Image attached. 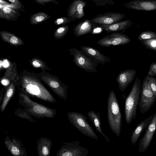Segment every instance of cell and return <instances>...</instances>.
I'll list each match as a JSON object with an SVG mask.
<instances>
[{
  "mask_svg": "<svg viewBox=\"0 0 156 156\" xmlns=\"http://www.w3.org/2000/svg\"><path fill=\"white\" fill-rule=\"evenodd\" d=\"M21 82V93L46 101L56 102L54 97L36 77L25 75L22 76Z\"/></svg>",
  "mask_w": 156,
  "mask_h": 156,
  "instance_id": "6da1fadb",
  "label": "cell"
},
{
  "mask_svg": "<svg viewBox=\"0 0 156 156\" xmlns=\"http://www.w3.org/2000/svg\"><path fill=\"white\" fill-rule=\"evenodd\" d=\"M107 118L108 125L112 132L119 137L121 132L122 117L115 94L112 90L107 101Z\"/></svg>",
  "mask_w": 156,
  "mask_h": 156,
  "instance_id": "7a4b0ae2",
  "label": "cell"
},
{
  "mask_svg": "<svg viewBox=\"0 0 156 156\" xmlns=\"http://www.w3.org/2000/svg\"><path fill=\"white\" fill-rule=\"evenodd\" d=\"M19 104L23 108L34 117L52 118L56 113V109H53L32 101L27 94L21 93L19 94Z\"/></svg>",
  "mask_w": 156,
  "mask_h": 156,
  "instance_id": "3957f363",
  "label": "cell"
},
{
  "mask_svg": "<svg viewBox=\"0 0 156 156\" xmlns=\"http://www.w3.org/2000/svg\"><path fill=\"white\" fill-rule=\"evenodd\" d=\"M140 79L137 77L125 102L124 115L126 124L129 125L136 115L141 89Z\"/></svg>",
  "mask_w": 156,
  "mask_h": 156,
  "instance_id": "277c9868",
  "label": "cell"
},
{
  "mask_svg": "<svg viewBox=\"0 0 156 156\" xmlns=\"http://www.w3.org/2000/svg\"><path fill=\"white\" fill-rule=\"evenodd\" d=\"M68 120L71 124L83 135L95 140L98 137L87 121V117L82 113L76 112L67 113Z\"/></svg>",
  "mask_w": 156,
  "mask_h": 156,
  "instance_id": "5b68a950",
  "label": "cell"
},
{
  "mask_svg": "<svg viewBox=\"0 0 156 156\" xmlns=\"http://www.w3.org/2000/svg\"><path fill=\"white\" fill-rule=\"evenodd\" d=\"M69 51L73 56V61L75 65L84 70L91 73H96L98 62L81 50L75 48H70Z\"/></svg>",
  "mask_w": 156,
  "mask_h": 156,
  "instance_id": "8992f818",
  "label": "cell"
},
{
  "mask_svg": "<svg viewBox=\"0 0 156 156\" xmlns=\"http://www.w3.org/2000/svg\"><path fill=\"white\" fill-rule=\"evenodd\" d=\"M156 100V96L151 89L149 83L148 75L144 78L141 87L139 104L140 112H147L153 106Z\"/></svg>",
  "mask_w": 156,
  "mask_h": 156,
  "instance_id": "52a82bcc",
  "label": "cell"
},
{
  "mask_svg": "<svg viewBox=\"0 0 156 156\" xmlns=\"http://www.w3.org/2000/svg\"><path fill=\"white\" fill-rule=\"evenodd\" d=\"M63 143L57 152L56 156H86L89 154L87 148L80 145L79 141Z\"/></svg>",
  "mask_w": 156,
  "mask_h": 156,
  "instance_id": "ba28073f",
  "label": "cell"
},
{
  "mask_svg": "<svg viewBox=\"0 0 156 156\" xmlns=\"http://www.w3.org/2000/svg\"><path fill=\"white\" fill-rule=\"evenodd\" d=\"M126 15L114 12H107L98 14L90 20L93 26L101 27L121 21Z\"/></svg>",
  "mask_w": 156,
  "mask_h": 156,
  "instance_id": "9c48e42d",
  "label": "cell"
},
{
  "mask_svg": "<svg viewBox=\"0 0 156 156\" xmlns=\"http://www.w3.org/2000/svg\"><path fill=\"white\" fill-rule=\"evenodd\" d=\"M131 40L126 35L119 32H113L98 40L97 43L100 46L108 47L112 45H125Z\"/></svg>",
  "mask_w": 156,
  "mask_h": 156,
  "instance_id": "30bf717a",
  "label": "cell"
},
{
  "mask_svg": "<svg viewBox=\"0 0 156 156\" xmlns=\"http://www.w3.org/2000/svg\"><path fill=\"white\" fill-rule=\"evenodd\" d=\"M40 78L58 97L66 100L68 86L55 77L48 75H42Z\"/></svg>",
  "mask_w": 156,
  "mask_h": 156,
  "instance_id": "8fae6325",
  "label": "cell"
},
{
  "mask_svg": "<svg viewBox=\"0 0 156 156\" xmlns=\"http://www.w3.org/2000/svg\"><path fill=\"white\" fill-rule=\"evenodd\" d=\"M156 131V112L147 128L145 134L140 140L138 144V151L140 153L144 152L148 148Z\"/></svg>",
  "mask_w": 156,
  "mask_h": 156,
  "instance_id": "7c38bea8",
  "label": "cell"
},
{
  "mask_svg": "<svg viewBox=\"0 0 156 156\" xmlns=\"http://www.w3.org/2000/svg\"><path fill=\"white\" fill-rule=\"evenodd\" d=\"M87 4L83 0H74L68 7L67 17L71 21L83 18L85 16L83 8Z\"/></svg>",
  "mask_w": 156,
  "mask_h": 156,
  "instance_id": "4fadbf2b",
  "label": "cell"
},
{
  "mask_svg": "<svg viewBox=\"0 0 156 156\" xmlns=\"http://www.w3.org/2000/svg\"><path fill=\"white\" fill-rule=\"evenodd\" d=\"M4 140L5 147L12 155L27 156L26 150L20 141L14 137L11 139L8 135L5 137Z\"/></svg>",
  "mask_w": 156,
  "mask_h": 156,
  "instance_id": "5bb4252c",
  "label": "cell"
},
{
  "mask_svg": "<svg viewBox=\"0 0 156 156\" xmlns=\"http://www.w3.org/2000/svg\"><path fill=\"white\" fill-rule=\"evenodd\" d=\"M133 69H127L120 71L116 78L118 87L121 91H124L134 80L136 74Z\"/></svg>",
  "mask_w": 156,
  "mask_h": 156,
  "instance_id": "9a60e30c",
  "label": "cell"
},
{
  "mask_svg": "<svg viewBox=\"0 0 156 156\" xmlns=\"http://www.w3.org/2000/svg\"><path fill=\"white\" fill-rule=\"evenodd\" d=\"M123 5L127 8L135 10H156V0H133L125 3Z\"/></svg>",
  "mask_w": 156,
  "mask_h": 156,
  "instance_id": "2e32d148",
  "label": "cell"
},
{
  "mask_svg": "<svg viewBox=\"0 0 156 156\" xmlns=\"http://www.w3.org/2000/svg\"><path fill=\"white\" fill-rule=\"evenodd\" d=\"M80 49L93 58L98 63L105 65L106 62H110V58L98 50L89 46H81Z\"/></svg>",
  "mask_w": 156,
  "mask_h": 156,
  "instance_id": "e0dca14e",
  "label": "cell"
},
{
  "mask_svg": "<svg viewBox=\"0 0 156 156\" xmlns=\"http://www.w3.org/2000/svg\"><path fill=\"white\" fill-rule=\"evenodd\" d=\"M37 148L39 156H50L52 142L46 137L39 139L37 143Z\"/></svg>",
  "mask_w": 156,
  "mask_h": 156,
  "instance_id": "ac0fdd59",
  "label": "cell"
},
{
  "mask_svg": "<svg viewBox=\"0 0 156 156\" xmlns=\"http://www.w3.org/2000/svg\"><path fill=\"white\" fill-rule=\"evenodd\" d=\"M132 22L129 20L118 22L111 25L101 27L103 30L108 33L124 31L129 27L132 24Z\"/></svg>",
  "mask_w": 156,
  "mask_h": 156,
  "instance_id": "d6986e66",
  "label": "cell"
},
{
  "mask_svg": "<svg viewBox=\"0 0 156 156\" xmlns=\"http://www.w3.org/2000/svg\"><path fill=\"white\" fill-rule=\"evenodd\" d=\"M93 25L90 20L86 19L78 23L73 28L74 34L77 37L91 33Z\"/></svg>",
  "mask_w": 156,
  "mask_h": 156,
  "instance_id": "ffe728a7",
  "label": "cell"
},
{
  "mask_svg": "<svg viewBox=\"0 0 156 156\" xmlns=\"http://www.w3.org/2000/svg\"><path fill=\"white\" fill-rule=\"evenodd\" d=\"M153 117V115H151L142 121L138 124L133 131L131 137V142L132 145H134L141 133L148 126Z\"/></svg>",
  "mask_w": 156,
  "mask_h": 156,
  "instance_id": "44dd1931",
  "label": "cell"
},
{
  "mask_svg": "<svg viewBox=\"0 0 156 156\" xmlns=\"http://www.w3.org/2000/svg\"><path fill=\"white\" fill-rule=\"evenodd\" d=\"M6 6L0 5V18L8 21H15L20 16L19 11Z\"/></svg>",
  "mask_w": 156,
  "mask_h": 156,
  "instance_id": "7402d4cb",
  "label": "cell"
},
{
  "mask_svg": "<svg viewBox=\"0 0 156 156\" xmlns=\"http://www.w3.org/2000/svg\"><path fill=\"white\" fill-rule=\"evenodd\" d=\"M87 116L90 120L94 126L97 132L100 133L105 138L107 142H109L110 140L103 133L101 126L100 114L98 111L96 113L93 110H90L87 113Z\"/></svg>",
  "mask_w": 156,
  "mask_h": 156,
  "instance_id": "603a6c76",
  "label": "cell"
},
{
  "mask_svg": "<svg viewBox=\"0 0 156 156\" xmlns=\"http://www.w3.org/2000/svg\"><path fill=\"white\" fill-rule=\"evenodd\" d=\"M0 35L3 41L11 45L19 46L24 44L20 38L9 32L1 31L0 32Z\"/></svg>",
  "mask_w": 156,
  "mask_h": 156,
  "instance_id": "cb8c5ba5",
  "label": "cell"
},
{
  "mask_svg": "<svg viewBox=\"0 0 156 156\" xmlns=\"http://www.w3.org/2000/svg\"><path fill=\"white\" fill-rule=\"evenodd\" d=\"M15 86L13 82H12L7 87L5 95L0 106V111L3 112L9 101L14 95L15 91Z\"/></svg>",
  "mask_w": 156,
  "mask_h": 156,
  "instance_id": "d4e9b609",
  "label": "cell"
},
{
  "mask_svg": "<svg viewBox=\"0 0 156 156\" xmlns=\"http://www.w3.org/2000/svg\"><path fill=\"white\" fill-rule=\"evenodd\" d=\"M50 15L44 12H38L30 16V23L36 25L50 18Z\"/></svg>",
  "mask_w": 156,
  "mask_h": 156,
  "instance_id": "484cf974",
  "label": "cell"
},
{
  "mask_svg": "<svg viewBox=\"0 0 156 156\" xmlns=\"http://www.w3.org/2000/svg\"><path fill=\"white\" fill-rule=\"evenodd\" d=\"M15 114L20 118L27 119L31 122L35 123V121L31 117V114L23 108H17L15 112Z\"/></svg>",
  "mask_w": 156,
  "mask_h": 156,
  "instance_id": "4316f807",
  "label": "cell"
},
{
  "mask_svg": "<svg viewBox=\"0 0 156 156\" xmlns=\"http://www.w3.org/2000/svg\"><path fill=\"white\" fill-rule=\"evenodd\" d=\"M69 27L67 25L61 27L57 29L54 33V36L56 39L63 38L68 33Z\"/></svg>",
  "mask_w": 156,
  "mask_h": 156,
  "instance_id": "83f0119b",
  "label": "cell"
},
{
  "mask_svg": "<svg viewBox=\"0 0 156 156\" xmlns=\"http://www.w3.org/2000/svg\"><path fill=\"white\" fill-rule=\"evenodd\" d=\"M156 39V33L152 31H144L141 33L138 37V41Z\"/></svg>",
  "mask_w": 156,
  "mask_h": 156,
  "instance_id": "f1b7e54d",
  "label": "cell"
},
{
  "mask_svg": "<svg viewBox=\"0 0 156 156\" xmlns=\"http://www.w3.org/2000/svg\"><path fill=\"white\" fill-rule=\"evenodd\" d=\"M145 48L156 51V39L153 38L140 41Z\"/></svg>",
  "mask_w": 156,
  "mask_h": 156,
  "instance_id": "f546056e",
  "label": "cell"
},
{
  "mask_svg": "<svg viewBox=\"0 0 156 156\" xmlns=\"http://www.w3.org/2000/svg\"><path fill=\"white\" fill-rule=\"evenodd\" d=\"M96 6H110L114 4V0H88Z\"/></svg>",
  "mask_w": 156,
  "mask_h": 156,
  "instance_id": "4dcf8cb0",
  "label": "cell"
},
{
  "mask_svg": "<svg viewBox=\"0 0 156 156\" xmlns=\"http://www.w3.org/2000/svg\"><path fill=\"white\" fill-rule=\"evenodd\" d=\"M71 22L67 17H62L56 19L54 22V24L57 26L64 25Z\"/></svg>",
  "mask_w": 156,
  "mask_h": 156,
  "instance_id": "1f68e13d",
  "label": "cell"
},
{
  "mask_svg": "<svg viewBox=\"0 0 156 156\" xmlns=\"http://www.w3.org/2000/svg\"><path fill=\"white\" fill-rule=\"evenodd\" d=\"M148 78L149 83L151 89L156 96V79L153 76L149 75Z\"/></svg>",
  "mask_w": 156,
  "mask_h": 156,
  "instance_id": "d6a6232c",
  "label": "cell"
},
{
  "mask_svg": "<svg viewBox=\"0 0 156 156\" xmlns=\"http://www.w3.org/2000/svg\"><path fill=\"white\" fill-rule=\"evenodd\" d=\"M14 6L15 9L20 10L24 12L23 9L24 6L21 3L20 0H8Z\"/></svg>",
  "mask_w": 156,
  "mask_h": 156,
  "instance_id": "836d02e7",
  "label": "cell"
},
{
  "mask_svg": "<svg viewBox=\"0 0 156 156\" xmlns=\"http://www.w3.org/2000/svg\"><path fill=\"white\" fill-rule=\"evenodd\" d=\"M32 65L35 68H40L42 69H45L46 66L44 63L41 60L34 59L32 60L31 62Z\"/></svg>",
  "mask_w": 156,
  "mask_h": 156,
  "instance_id": "e575fe53",
  "label": "cell"
},
{
  "mask_svg": "<svg viewBox=\"0 0 156 156\" xmlns=\"http://www.w3.org/2000/svg\"><path fill=\"white\" fill-rule=\"evenodd\" d=\"M147 75L151 76H156V62H154L151 64L149 67V70Z\"/></svg>",
  "mask_w": 156,
  "mask_h": 156,
  "instance_id": "d590c367",
  "label": "cell"
},
{
  "mask_svg": "<svg viewBox=\"0 0 156 156\" xmlns=\"http://www.w3.org/2000/svg\"><path fill=\"white\" fill-rule=\"evenodd\" d=\"M37 3L42 5L45 6L46 3L52 2L55 4L58 5V2L55 0H34Z\"/></svg>",
  "mask_w": 156,
  "mask_h": 156,
  "instance_id": "8d00e7d4",
  "label": "cell"
},
{
  "mask_svg": "<svg viewBox=\"0 0 156 156\" xmlns=\"http://www.w3.org/2000/svg\"><path fill=\"white\" fill-rule=\"evenodd\" d=\"M3 62L2 60H0V68L1 70L3 66Z\"/></svg>",
  "mask_w": 156,
  "mask_h": 156,
  "instance_id": "74e56055",
  "label": "cell"
}]
</instances>
